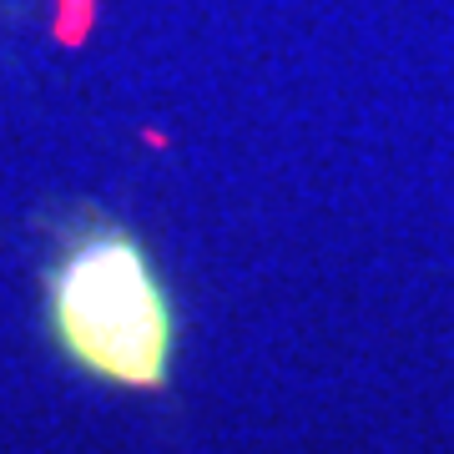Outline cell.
Wrapping results in <instances>:
<instances>
[{"label":"cell","instance_id":"cell-1","mask_svg":"<svg viewBox=\"0 0 454 454\" xmlns=\"http://www.w3.org/2000/svg\"><path fill=\"white\" fill-rule=\"evenodd\" d=\"M46 328L71 369L116 389H167L177 309L146 243L101 212H76L46 262Z\"/></svg>","mask_w":454,"mask_h":454}]
</instances>
